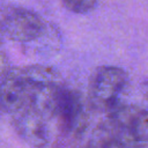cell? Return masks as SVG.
<instances>
[{
    "label": "cell",
    "mask_w": 148,
    "mask_h": 148,
    "mask_svg": "<svg viewBox=\"0 0 148 148\" xmlns=\"http://www.w3.org/2000/svg\"><path fill=\"white\" fill-rule=\"evenodd\" d=\"M0 27L3 37L23 44L37 42L49 32V24L39 14L16 6L2 10Z\"/></svg>",
    "instance_id": "6da1fadb"
},
{
    "label": "cell",
    "mask_w": 148,
    "mask_h": 148,
    "mask_svg": "<svg viewBox=\"0 0 148 148\" xmlns=\"http://www.w3.org/2000/svg\"><path fill=\"white\" fill-rule=\"evenodd\" d=\"M127 84L126 73L116 66H103L96 69L89 86V98L94 109L106 111L116 109L120 95Z\"/></svg>",
    "instance_id": "7a4b0ae2"
},
{
    "label": "cell",
    "mask_w": 148,
    "mask_h": 148,
    "mask_svg": "<svg viewBox=\"0 0 148 148\" xmlns=\"http://www.w3.org/2000/svg\"><path fill=\"white\" fill-rule=\"evenodd\" d=\"M53 117H56L59 130L64 134H81L87 123L81 96L76 91L61 86Z\"/></svg>",
    "instance_id": "3957f363"
},
{
    "label": "cell",
    "mask_w": 148,
    "mask_h": 148,
    "mask_svg": "<svg viewBox=\"0 0 148 148\" xmlns=\"http://www.w3.org/2000/svg\"><path fill=\"white\" fill-rule=\"evenodd\" d=\"M31 81L24 68H9L0 83L1 111L12 114L27 108L31 96Z\"/></svg>",
    "instance_id": "277c9868"
},
{
    "label": "cell",
    "mask_w": 148,
    "mask_h": 148,
    "mask_svg": "<svg viewBox=\"0 0 148 148\" xmlns=\"http://www.w3.org/2000/svg\"><path fill=\"white\" fill-rule=\"evenodd\" d=\"M14 125L18 134L31 146L40 148L49 139L47 118L31 108H24L13 113Z\"/></svg>",
    "instance_id": "5b68a950"
},
{
    "label": "cell",
    "mask_w": 148,
    "mask_h": 148,
    "mask_svg": "<svg viewBox=\"0 0 148 148\" xmlns=\"http://www.w3.org/2000/svg\"><path fill=\"white\" fill-rule=\"evenodd\" d=\"M81 148H124L108 120L98 124Z\"/></svg>",
    "instance_id": "8992f818"
},
{
    "label": "cell",
    "mask_w": 148,
    "mask_h": 148,
    "mask_svg": "<svg viewBox=\"0 0 148 148\" xmlns=\"http://www.w3.org/2000/svg\"><path fill=\"white\" fill-rule=\"evenodd\" d=\"M61 2L69 12L75 14L89 13L97 5V0H61Z\"/></svg>",
    "instance_id": "52a82bcc"
},
{
    "label": "cell",
    "mask_w": 148,
    "mask_h": 148,
    "mask_svg": "<svg viewBox=\"0 0 148 148\" xmlns=\"http://www.w3.org/2000/svg\"><path fill=\"white\" fill-rule=\"evenodd\" d=\"M143 96L148 101V82L145 83V86H143Z\"/></svg>",
    "instance_id": "ba28073f"
},
{
    "label": "cell",
    "mask_w": 148,
    "mask_h": 148,
    "mask_svg": "<svg viewBox=\"0 0 148 148\" xmlns=\"http://www.w3.org/2000/svg\"><path fill=\"white\" fill-rule=\"evenodd\" d=\"M2 38H3V34H2V30H1V27H0V50H1V44H2Z\"/></svg>",
    "instance_id": "9c48e42d"
},
{
    "label": "cell",
    "mask_w": 148,
    "mask_h": 148,
    "mask_svg": "<svg viewBox=\"0 0 148 148\" xmlns=\"http://www.w3.org/2000/svg\"><path fill=\"white\" fill-rule=\"evenodd\" d=\"M0 112H1V108H0Z\"/></svg>",
    "instance_id": "30bf717a"
}]
</instances>
